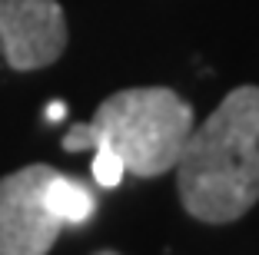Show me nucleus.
<instances>
[{
	"mask_svg": "<svg viewBox=\"0 0 259 255\" xmlns=\"http://www.w3.org/2000/svg\"><path fill=\"white\" fill-rule=\"evenodd\" d=\"M176 192L196 222L229 225L259 202V86H236L190 129Z\"/></svg>",
	"mask_w": 259,
	"mask_h": 255,
	"instance_id": "f257e3e1",
	"label": "nucleus"
},
{
	"mask_svg": "<svg viewBox=\"0 0 259 255\" xmlns=\"http://www.w3.org/2000/svg\"><path fill=\"white\" fill-rule=\"evenodd\" d=\"M193 129V106L166 86L116 90L97 106L90 123L67 129L60 146L67 152L113 149L126 173L153 179L176 169L186 136Z\"/></svg>",
	"mask_w": 259,
	"mask_h": 255,
	"instance_id": "f03ea898",
	"label": "nucleus"
},
{
	"mask_svg": "<svg viewBox=\"0 0 259 255\" xmlns=\"http://www.w3.org/2000/svg\"><path fill=\"white\" fill-rule=\"evenodd\" d=\"M54 166L30 163L0 179V255H47L63 222L47 206Z\"/></svg>",
	"mask_w": 259,
	"mask_h": 255,
	"instance_id": "7ed1b4c3",
	"label": "nucleus"
},
{
	"mask_svg": "<svg viewBox=\"0 0 259 255\" xmlns=\"http://www.w3.org/2000/svg\"><path fill=\"white\" fill-rule=\"evenodd\" d=\"M67 40V14L57 0H0V46L10 70L50 67L63 57Z\"/></svg>",
	"mask_w": 259,
	"mask_h": 255,
	"instance_id": "20e7f679",
	"label": "nucleus"
},
{
	"mask_svg": "<svg viewBox=\"0 0 259 255\" xmlns=\"http://www.w3.org/2000/svg\"><path fill=\"white\" fill-rule=\"evenodd\" d=\"M47 206L54 209V216L63 225H83L93 216V206L97 202H93V195L87 186H80L70 176L54 173V179L47 182Z\"/></svg>",
	"mask_w": 259,
	"mask_h": 255,
	"instance_id": "39448f33",
	"label": "nucleus"
},
{
	"mask_svg": "<svg viewBox=\"0 0 259 255\" xmlns=\"http://www.w3.org/2000/svg\"><path fill=\"white\" fill-rule=\"evenodd\" d=\"M93 179L100 182L103 189H113L123 182V176H126V166H123V159L116 156L113 149H97V156H93Z\"/></svg>",
	"mask_w": 259,
	"mask_h": 255,
	"instance_id": "423d86ee",
	"label": "nucleus"
},
{
	"mask_svg": "<svg viewBox=\"0 0 259 255\" xmlns=\"http://www.w3.org/2000/svg\"><path fill=\"white\" fill-rule=\"evenodd\" d=\"M63 116H67V106H63L60 99H57V103H50V106H47V120H63Z\"/></svg>",
	"mask_w": 259,
	"mask_h": 255,
	"instance_id": "0eeeda50",
	"label": "nucleus"
}]
</instances>
